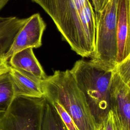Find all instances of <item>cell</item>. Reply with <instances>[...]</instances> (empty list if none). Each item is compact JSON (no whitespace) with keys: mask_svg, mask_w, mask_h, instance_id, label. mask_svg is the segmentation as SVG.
Returning <instances> with one entry per match:
<instances>
[{"mask_svg":"<svg viewBox=\"0 0 130 130\" xmlns=\"http://www.w3.org/2000/svg\"><path fill=\"white\" fill-rule=\"evenodd\" d=\"M51 17L62 39L82 57L95 50V15L89 0H32Z\"/></svg>","mask_w":130,"mask_h":130,"instance_id":"6da1fadb","label":"cell"},{"mask_svg":"<svg viewBox=\"0 0 130 130\" xmlns=\"http://www.w3.org/2000/svg\"><path fill=\"white\" fill-rule=\"evenodd\" d=\"M44 98L57 102L70 115L79 130H100L83 91L70 70L55 71L42 80Z\"/></svg>","mask_w":130,"mask_h":130,"instance_id":"7a4b0ae2","label":"cell"},{"mask_svg":"<svg viewBox=\"0 0 130 130\" xmlns=\"http://www.w3.org/2000/svg\"><path fill=\"white\" fill-rule=\"evenodd\" d=\"M115 67L91 59L78 60L70 70L100 125L111 110L110 87Z\"/></svg>","mask_w":130,"mask_h":130,"instance_id":"3957f363","label":"cell"},{"mask_svg":"<svg viewBox=\"0 0 130 130\" xmlns=\"http://www.w3.org/2000/svg\"><path fill=\"white\" fill-rule=\"evenodd\" d=\"M119 0H109L95 12V50L93 60L115 66L117 54V16Z\"/></svg>","mask_w":130,"mask_h":130,"instance_id":"277c9868","label":"cell"},{"mask_svg":"<svg viewBox=\"0 0 130 130\" xmlns=\"http://www.w3.org/2000/svg\"><path fill=\"white\" fill-rule=\"evenodd\" d=\"M44 97L18 96L0 116V130H41Z\"/></svg>","mask_w":130,"mask_h":130,"instance_id":"5b68a950","label":"cell"},{"mask_svg":"<svg viewBox=\"0 0 130 130\" xmlns=\"http://www.w3.org/2000/svg\"><path fill=\"white\" fill-rule=\"evenodd\" d=\"M46 27V24L39 13H35L27 18L26 21L15 36L4 57L8 60L13 54L22 50L40 47Z\"/></svg>","mask_w":130,"mask_h":130,"instance_id":"8992f818","label":"cell"},{"mask_svg":"<svg viewBox=\"0 0 130 130\" xmlns=\"http://www.w3.org/2000/svg\"><path fill=\"white\" fill-rule=\"evenodd\" d=\"M111 110L115 114L119 130H130V88L115 72L110 87Z\"/></svg>","mask_w":130,"mask_h":130,"instance_id":"52a82bcc","label":"cell"},{"mask_svg":"<svg viewBox=\"0 0 130 130\" xmlns=\"http://www.w3.org/2000/svg\"><path fill=\"white\" fill-rule=\"evenodd\" d=\"M116 64L130 55V0H119Z\"/></svg>","mask_w":130,"mask_h":130,"instance_id":"ba28073f","label":"cell"},{"mask_svg":"<svg viewBox=\"0 0 130 130\" xmlns=\"http://www.w3.org/2000/svg\"><path fill=\"white\" fill-rule=\"evenodd\" d=\"M13 84L15 97H44L42 80L10 66L9 71Z\"/></svg>","mask_w":130,"mask_h":130,"instance_id":"9c48e42d","label":"cell"},{"mask_svg":"<svg viewBox=\"0 0 130 130\" xmlns=\"http://www.w3.org/2000/svg\"><path fill=\"white\" fill-rule=\"evenodd\" d=\"M9 59V63L12 68L25 72L41 80H44L47 76L31 48H26L15 53Z\"/></svg>","mask_w":130,"mask_h":130,"instance_id":"30bf717a","label":"cell"},{"mask_svg":"<svg viewBox=\"0 0 130 130\" xmlns=\"http://www.w3.org/2000/svg\"><path fill=\"white\" fill-rule=\"evenodd\" d=\"M27 18L0 16V55L4 56L9 49L15 36Z\"/></svg>","mask_w":130,"mask_h":130,"instance_id":"8fae6325","label":"cell"},{"mask_svg":"<svg viewBox=\"0 0 130 130\" xmlns=\"http://www.w3.org/2000/svg\"><path fill=\"white\" fill-rule=\"evenodd\" d=\"M15 98L9 72L0 75V116L8 110Z\"/></svg>","mask_w":130,"mask_h":130,"instance_id":"7c38bea8","label":"cell"},{"mask_svg":"<svg viewBox=\"0 0 130 130\" xmlns=\"http://www.w3.org/2000/svg\"><path fill=\"white\" fill-rule=\"evenodd\" d=\"M58 117L59 116L53 106L45 99L43 109L41 130H59Z\"/></svg>","mask_w":130,"mask_h":130,"instance_id":"4fadbf2b","label":"cell"},{"mask_svg":"<svg viewBox=\"0 0 130 130\" xmlns=\"http://www.w3.org/2000/svg\"><path fill=\"white\" fill-rule=\"evenodd\" d=\"M50 103L53 106L68 130H79L73 118L60 104L57 102Z\"/></svg>","mask_w":130,"mask_h":130,"instance_id":"5bb4252c","label":"cell"},{"mask_svg":"<svg viewBox=\"0 0 130 130\" xmlns=\"http://www.w3.org/2000/svg\"><path fill=\"white\" fill-rule=\"evenodd\" d=\"M115 72L130 88V55L123 61L116 64Z\"/></svg>","mask_w":130,"mask_h":130,"instance_id":"9a60e30c","label":"cell"},{"mask_svg":"<svg viewBox=\"0 0 130 130\" xmlns=\"http://www.w3.org/2000/svg\"><path fill=\"white\" fill-rule=\"evenodd\" d=\"M100 130H119L115 114L111 110L100 124Z\"/></svg>","mask_w":130,"mask_h":130,"instance_id":"2e32d148","label":"cell"},{"mask_svg":"<svg viewBox=\"0 0 130 130\" xmlns=\"http://www.w3.org/2000/svg\"><path fill=\"white\" fill-rule=\"evenodd\" d=\"M10 69V66L8 60L4 56L0 55V75L8 72Z\"/></svg>","mask_w":130,"mask_h":130,"instance_id":"e0dca14e","label":"cell"},{"mask_svg":"<svg viewBox=\"0 0 130 130\" xmlns=\"http://www.w3.org/2000/svg\"><path fill=\"white\" fill-rule=\"evenodd\" d=\"M94 12L101 11L105 7L109 0H91Z\"/></svg>","mask_w":130,"mask_h":130,"instance_id":"ac0fdd59","label":"cell"},{"mask_svg":"<svg viewBox=\"0 0 130 130\" xmlns=\"http://www.w3.org/2000/svg\"><path fill=\"white\" fill-rule=\"evenodd\" d=\"M58 124H59V130H68L64 125L63 124L62 121L60 119L59 116L58 117Z\"/></svg>","mask_w":130,"mask_h":130,"instance_id":"d6986e66","label":"cell"},{"mask_svg":"<svg viewBox=\"0 0 130 130\" xmlns=\"http://www.w3.org/2000/svg\"><path fill=\"white\" fill-rule=\"evenodd\" d=\"M9 0H0V10L3 8Z\"/></svg>","mask_w":130,"mask_h":130,"instance_id":"ffe728a7","label":"cell"}]
</instances>
